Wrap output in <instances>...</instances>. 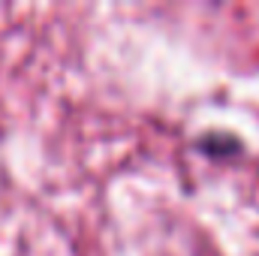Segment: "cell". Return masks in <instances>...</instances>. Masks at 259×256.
Instances as JSON below:
<instances>
[{
	"label": "cell",
	"instance_id": "1",
	"mask_svg": "<svg viewBox=\"0 0 259 256\" xmlns=\"http://www.w3.org/2000/svg\"><path fill=\"white\" fill-rule=\"evenodd\" d=\"M196 142H199V151L214 154V157H226V154H238L241 151V139L235 133H226V130H211V133L199 136Z\"/></svg>",
	"mask_w": 259,
	"mask_h": 256
}]
</instances>
